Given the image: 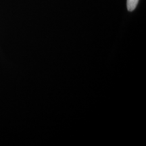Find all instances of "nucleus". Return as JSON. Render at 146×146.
Masks as SVG:
<instances>
[{
    "mask_svg": "<svg viewBox=\"0 0 146 146\" xmlns=\"http://www.w3.org/2000/svg\"><path fill=\"white\" fill-rule=\"evenodd\" d=\"M139 2V0H127V6L128 10L132 12L135 9L137 5Z\"/></svg>",
    "mask_w": 146,
    "mask_h": 146,
    "instance_id": "obj_1",
    "label": "nucleus"
}]
</instances>
